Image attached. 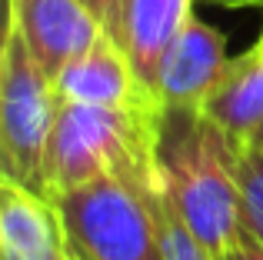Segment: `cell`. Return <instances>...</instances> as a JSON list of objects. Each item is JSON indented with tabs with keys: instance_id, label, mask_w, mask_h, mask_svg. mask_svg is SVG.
I'll list each match as a JSON object with an SVG mask.
<instances>
[{
	"instance_id": "cell-1",
	"label": "cell",
	"mask_w": 263,
	"mask_h": 260,
	"mask_svg": "<svg viewBox=\"0 0 263 260\" xmlns=\"http://www.w3.org/2000/svg\"><path fill=\"white\" fill-rule=\"evenodd\" d=\"M240 150L243 140L223 130L203 107H160L157 114L160 190L186 230L217 257L230 254L243 227Z\"/></svg>"
},
{
	"instance_id": "cell-2",
	"label": "cell",
	"mask_w": 263,
	"mask_h": 260,
	"mask_svg": "<svg viewBox=\"0 0 263 260\" xmlns=\"http://www.w3.org/2000/svg\"><path fill=\"white\" fill-rule=\"evenodd\" d=\"M157 114L160 107H93L60 100L47 143L50 200L100 177L157 190Z\"/></svg>"
},
{
	"instance_id": "cell-3",
	"label": "cell",
	"mask_w": 263,
	"mask_h": 260,
	"mask_svg": "<svg viewBox=\"0 0 263 260\" xmlns=\"http://www.w3.org/2000/svg\"><path fill=\"white\" fill-rule=\"evenodd\" d=\"M60 94L37 64L17 27L7 24L0 53V180L50 197L47 143L57 120Z\"/></svg>"
},
{
	"instance_id": "cell-4",
	"label": "cell",
	"mask_w": 263,
	"mask_h": 260,
	"mask_svg": "<svg viewBox=\"0 0 263 260\" xmlns=\"http://www.w3.org/2000/svg\"><path fill=\"white\" fill-rule=\"evenodd\" d=\"M73 244L93 260H167L147 190L100 177L53 197Z\"/></svg>"
},
{
	"instance_id": "cell-5",
	"label": "cell",
	"mask_w": 263,
	"mask_h": 260,
	"mask_svg": "<svg viewBox=\"0 0 263 260\" xmlns=\"http://www.w3.org/2000/svg\"><path fill=\"white\" fill-rule=\"evenodd\" d=\"M227 67L230 57L223 33L193 13L160 64V77H157L160 107H203L223 80Z\"/></svg>"
},
{
	"instance_id": "cell-6",
	"label": "cell",
	"mask_w": 263,
	"mask_h": 260,
	"mask_svg": "<svg viewBox=\"0 0 263 260\" xmlns=\"http://www.w3.org/2000/svg\"><path fill=\"white\" fill-rule=\"evenodd\" d=\"M7 24L20 30L30 53L50 77H57L103 33L100 20L80 0H10Z\"/></svg>"
},
{
	"instance_id": "cell-7",
	"label": "cell",
	"mask_w": 263,
	"mask_h": 260,
	"mask_svg": "<svg viewBox=\"0 0 263 260\" xmlns=\"http://www.w3.org/2000/svg\"><path fill=\"white\" fill-rule=\"evenodd\" d=\"M60 100L93 107H160L137 80L127 50L107 30L53 77Z\"/></svg>"
},
{
	"instance_id": "cell-8",
	"label": "cell",
	"mask_w": 263,
	"mask_h": 260,
	"mask_svg": "<svg viewBox=\"0 0 263 260\" xmlns=\"http://www.w3.org/2000/svg\"><path fill=\"white\" fill-rule=\"evenodd\" d=\"M70 234L50 197L0 180V260H67Z\"/></svg>"
},
{
	"instance_id": "cell-9",
	"label": "cell",
	"mask_w": 263,
	"mask_h": 260,
	"mask_svg": "<svg viewBox=\"0 0 263 260\" xmlns=\"http://www.w3.org/2000/svg\"><path fill=\"white\" fill-rule=\"evenodd\" d=\"M190 17H193V0H127L120 47L127 50L137 80L154 100H157L160 64Z\"/></svg>"
},
{
	"instance_id": "cell-10",
	"label": "cell",
	"mask_w": 263,
	"mask_h": 260,
	"mask_svg": "<svg viewBox=\"0 0 263 260\" xmlns=\"http://www.w3.org/2000/svg\"><path fill=\"white\" fill-rule=\"evenodd\" d=\"M203 110L243 143L263 124V30L250 50L230 57L223 80L210 94Z\"/></svg>"
},
{
	"instance_id": "cell-11",
	"label": "cell",
	"mask_w": 263,
	"mask_h": 260,
	"mask_svg": "<svg viewBox=\"0 0 263 260\" xmlns=\"http://www.w3.org/2000/svg\"><path fill=\"white\" fill-rule=\"evenodd\" d=\"M147 200L154 207V217H157V227H160V240H163V250H167V260H223L217 254L203 247L197 237L186 230V224L180 220V214L170 207V200L163 197V190H147Z\"/></svg>"
},
{
	"instance_id": "cell-12",
	"label": "cell",
	"mask_w": 263,
	"mask_h": 260,
	"mask_svg": "<svg viewBox=\"0 0 263 260\" xmlns=\"http://www.w3.org/2000/svg\"><path fill=\"white\" fill-rule=\"evenodd\" d=\"M237 177H240V217H243V227L263 237V147L243 143Z\"/></svg>"
},
{
	"instance_id": "cell-13",
	"label": "cell",
	"mask_w": 263,
	"mask_h": 260,
	"mask_svg": "<svg viewBox=\"0 0 263 260\" xmlns=\"http://www.w3.org/2000/svg\"><path fill=\"white\" fill-rule=\"evenodd\" d=\"M110 37L120 44V27H123V10H127V0H80Z\"/></svg>"
},
{
	"instance_id": "cell-14",
	"label": "cell",
	"mask_w": 263,
	"mask_h": 260,
	"mask_svg": "<svg viewBox=\"0 0 263 260\" xmlns=\"http://www.w3.org/2000/svg\"><path fill=\"white\" fill-rule=\"evenodd\" d=\"M230 257L233 260H263V237H257L247 227H240L237 244L230 247Z\"/></svg>"
},
{
	"instance_id": "cell-15",
	"label": "cell",
	"mask_w": 263,
	"mask_h": 260,
	"mask_svg": "<svg viewBox=\"0 0 263 260\" xmlns=\"http://www.w3.org/2000/svg\"><path fill=\"white\" fill-rule=\"evenodd\" d=\"M213 4H227V7H263V0H213Z\"/></svg>"
},
{
	"instance_id": "cell-16",
	"label": "cell",
	"mask_w": 263,
	"mask_h": 260,
	"mask_svg": "<svg viewBox=\"0 0 263 260\" xmlns=\"http://www.w3.org/2000/svg\"><path fill=\"white\" fill-rule=\"evenodd\" d=\"M70 254H73V260H93L84 247H80V244H73V240H70Z\"/></svg>"
},
{
	"instance_id": "cell-17",
	"label": "cell",
	"mask_w": 263,
	"mask_h": 260,
	"mask_svg": "<svg viewBox=\"0 0 263 260\" xmlns=\"http://www.w3.org/2000/svg\"><path fill=\"white\" fill-rule=\"evenodd\" d=\"M247 143H257V147H263V124H260L257 130H253V137H250Z\"/></svg>"
},
{
	"instance_id": "cell-18",
	"label": "cell",
	"mask_w": 263,
	"mask_h": 260,
	"mask_svg": "<svg viewBox=\"0 0 263 260\" xmlns=\"http://www.w3.org/2000/svg\"><path fill=\"white\" fill-rule=\"evenodd\" d=\"M67 260H73V257H70V250H67Z\"/></svg>"
},
{
	"instance_id": "cell-19",
	"label": "cell",
	"mask_w": 263,
	"mask_h": 260,
	"mask_svg": "<svg viewBox=\"0 0 263 260\" xmlns=\"http://www.w3.org/2000/svg\"><path fill=\"white\" fill-rule=\"evenodd\" d=\"M223 260H233V257H230V254H227V257H223Z\"/></svg>"
}]
</instances>
